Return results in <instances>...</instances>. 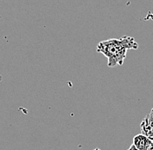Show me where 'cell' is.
Instances as JSON below:
<instances>
[{"label": "cell", "instance_id": "8992f818", "mask_svg": "<svg viewBox=\"0 0 153 150\" xmlns=\"http://www.w3.org/2000/svg\"><path fill=\"white\" fill-rule=\"evenodd\" d=\"M150 115H151L153 117V108H152V111H151V113H150Z\"/></svg>", "mask_w": 153, "mask_h": 150}, {"label": "cell", "instance_id": "6da1fadb", "mask_svg": "<svg viewBox=\"0 0 153 150\" xmlns=\"http://www.w3.org/2000/svg\"><path fill=\"white\" fill-rule=\"evenodd\" d=\"M137 48L138 44L135 38L124 36L121 38H111L101 41L97 46V51L107 57L108 67L115 68L116 66L124 64L129 50H137Z\"/></svg>", "mask_w": 153, "mask_h": 150}, {"label": "cell", "instance_id": "5b68a950", "mask_svg": "<svg viewBox=\"0 0 153 150\" xmlns=\"http://www.w3.org/2000/svg\"><path fill=\"white\" fill-rule=\"evenodd\" d=\"M148 150H153V142H152V144H151V146H150V148H149Z\"/></svg>", "mask_w": 153, "mask_h": 150}, {"label": "cell", "instance_id": "52a82bcc", "mask_svg": "<svg viewBox=\"0 0 153 150\" xmlns=\"http://www.w3.org/2000/svg\"><path fill=\"white\" fill-rule=\"evenodd\" d=\"M92 150H102V149H92Z\"/></svg>", "mask_w": 153, "mask_h": 150}, {"label": "cell", "instance_id": "7a4b0ae2", "mask_svg": "<svg viewBox=\"0 0 153 150\" xmlns=\"http://www.w3.org/2000/svg\"><path fill=\"white\" fill-rule=\"evenodd\" d=\"M141 134L145 135L153 142V117L151 115H146L140 124Z\"/></svg>", "mask_w": 153, "mask_h": 150}, {"label": "cell", "instance_id": "3957f363", "mask_svg": "<svg viewBox=\"0 0 153 150\" xmlns=\"http://www.w3.org/2000/svg\"><path fill=\"white\" fill-rule=\"evenodd\" d=\"M152 141L142 134L135 135L133 138V145L138 150H148Z\"/></svg>", "mask_w": 153, "mask_h": 150}, {"label": "cell", "instance_id": "277c9868", "mask_svg": "<svg viewBox=\"0 0 153 150\" xmlns=\"http://www.w3.org/2000/svg\"><path fill=\"white\" fill-rule=\"evenodd\" d=\"M128 150H138V149H136V148L134 147L133 145H131V146L130 147V149H129Z\"/></svg>", "mask_w": 153, "mask_h": 150}]
</instances>
